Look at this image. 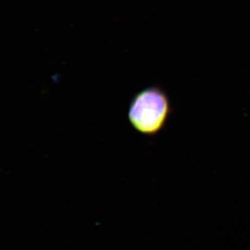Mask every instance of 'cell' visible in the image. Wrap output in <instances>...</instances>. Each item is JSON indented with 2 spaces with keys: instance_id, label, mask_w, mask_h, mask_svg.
Wrapping results in <instances>:
<instances>
[{
  "instance_id": "1",
  "label": "cell",
  "mask_w": 250,
  "mask_h": 250,
  "mask_svg": "<svg viewBox=\"0 0 250 250\" xmlns=\"http://www.w3.org/2000/svg\"><path fill=\"white\" fill-rule=\"evenodd\" d=\"M172 113L168 95L157 85L140 90L130 102L128 119L135 130L155 136L166 127Z\"/></svg>"
}]
</instances>
